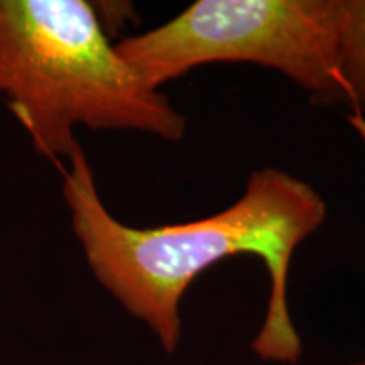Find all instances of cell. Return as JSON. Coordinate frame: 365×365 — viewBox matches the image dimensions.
I'll list each match as a JSON object with an SVG mask.
<instances>
[{"mask_svg":"<svg viewBox=\"0 0 365 365\" xmlns=\"http://www.w3.org/2000/svg\"><path fill=\"white\" fill-rule=\"evenodd\" d=\"M61 175L73 234L91 272L127 312L148 323L166 352L180 341V303L191 282L223 259L250 254L271 279L266 319L252 350L262 360L298 362L301 339L287 309V277L298 245L327 218L325 200L313 186L264 168L250 173L244 195L215 215L137 228L103 205L81 144Z\"/></svg>","mask_w":365,"mask_h":365,"instance_id":"6da1fadb","label":"cell"},{"mask_svg":"<svg viewBox=\"0 0 365 365\" xmlns=\"http://www.w3.org/2000/svg\"><path fill=\"white\" fill-rule=\"evenodd\" d=\"M0 95L41 156L80 145L76 127L180 143L186 120L117 53L86 0H0Z\"/></svg>","mask_w":365,"mask_h":365,"instance_id":"7a4b0ae2","label":"cell"},{"mask_svg":"<svg viewBox=\"0 0 365 365\" xmlns=\"http://www.w3.org/2000/svg\"><path fill=\"white\" fill-rule=\"evenodd\" d=\"M339 27L340 0H198L115 49L158 90L202 65L252 63L282 73L314 102L345 103Z\"/></svg>","mask_w":365,"mask_h":365,"instance_id":"3957f363","label":"cell"},{"mask_svg":"<svg viewBox=\"0 0 365 365\" xmlns=\"http://www.w3.org/2000/svg\"><path fill=\"white\" fill-rule=\"evenodd\" d=\"M339 68L345 103L365 118V0H340Z\"/></svg>","mask_w":365,"mask_h":365,"instance_id":"277c9868","label":"cell"},{"mask_svg":"<svg viewBox=\"0 0 365 365\" xmlns=\"http://www.w3.org/2000/svg\"><path fill=\"white\" fill-rule=\"evenodd\" d=\"M346 118H349L350 125L354 127L355 132H357V134L360 135V139H362V143L365 144V118H362L360 115H355V113H350V115ZM354 365H365V360H362V362L354 364Z\"/></svg>","mask_w":365,"mask_h":365,"instance_id":"5b68a950","label":"cell"}]
</instances>
